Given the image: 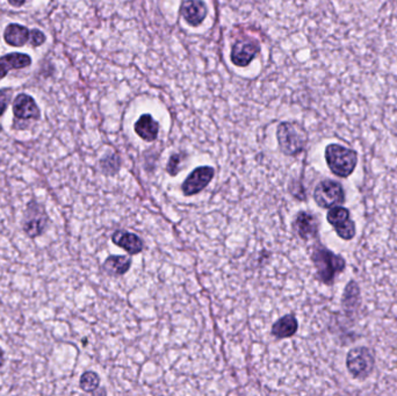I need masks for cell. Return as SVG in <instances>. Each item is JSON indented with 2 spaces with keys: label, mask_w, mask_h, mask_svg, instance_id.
Masks as SVG:
<instances>
[{
  "label": "cell",
  "mask_w": 397,
  "mask_h": 396,
  "mask_svg": "<svg viewBox=\"0 0 397 396\" xmlns=\"http://www.w3.org/2000/svg\"><path fill=\"white\" fill-rule=\"evenodd\" d=\"M13 113L20 120H38L40 118V110L35 100L24 93H21L14 100Z\"/></svg>",
  "instance_id": "12"
},
{
  "label": "cell",
  "mask_w": 397,
  "mask_h": 396,
  "mask_svg": "<svg viewBox=\"0 0 397 396\" xmlns=\"http://www.w3.org/2000/svg\"><path fill=\"white\" fill-rule=\"evenodd\" d=\"M314 200L321 208H332L345 202V192L338 181L326 179L316 186Z\"/></svg>",
  "instance_id": "6"
},
{
  "label": "cell",
  "mask_w": 397,
  "mask_h": 396,
  "mask_svg": "<svg viewBox=\"0 0 397 396\" xmlns=\"http://www.w3.org/2000/svg\"><path fill=\"white\" fill-rule=\"evenodd\" d=\"M100 378L96 372L87 371L80 376L79 380V387L86 393H93L94 390L99 388Z\"/></svg>",
  "instance_id": "20"
},
{
  "label": "cell",
  "mask_w": 397,
  "mask_h": 396,
  "mask_svg": "<svg viewBox=\"0 0 397 396\" xmlns=\"http://www.w3.org/2000/svg\"><path fill=\"white\" fill-rule=\"evenodd\" d=\"M26 0H8V3L14 7H20L24 5Z\"/></svg>",
  "instance_id": "25"
},
{
  "label": "cell",
  "mask_w": 397,
  "mask_h": 396,
  "mask_svg": "<svg viewBox=\"0 0 397 396\" xmlns=\"http://www.w3.org/2000/svg\"><path fill=\"white\" fill-rule=\"evenodd\" d=\"M215 170L210 167H200L193 171L182 183V191L186 197H192L203 191L212 181Z\"/></svg>",
  "instance_id": "9"
},
{
  "label": "cell",
  "mask_w": 397,
  "mask_h": 396,
  "mask_svg": "<svg viewBox=\"0 0 397 396\" xmlns=\"http://www.w3.org/2000/svg\"><path fill=\"white\" fill-rule=\"evenodd\" d=\"M45 41V36L41 31L38 29H33L31 31V40H29V45L33 47H38V45H43Z\"/></svg>",
  "instance_id": "24"
},
{
  "label": "cell",
  "mask_w": 397,
  "mask_h": 396,
  "mask_svg": "<svg viewBox=\"0 0 397 396\" xmlns=\"http://www.w3.org/2000/svg\"><path fill=\"white\" fill-rule=\"evenodd\" d=\"M328 222L333 227L337 235L344 241H351L356 236V223L351 220L349 211L342 206L330 208L326 215Z\"/></svg>",
  "instance_id": "7"
},
{
  "label": "cell",
  "mask_w": 397,
  "mask_h": 396,
  "mask_svg": "<svg viewBox=\"0 0 397 396\" xmlns=\"http://www.w3.org/2000/svg\"><path fill=\"white\" fill-rule=\"evenodd\" d=\"M298 320L294 315L288 314L284 318H279L273 325H272V335L277 339H289L294 336L298 332Z\"/></svg>",
  "instance_id": "17"
},
{
  "label": "cell",
  "mask_w": 397,
  "mask_h": 396,
  "mask_svg": "<svg viewBox=\"0 0 397 396\" xmlns=\"http://www.w3.org/2000/svg\"><path fill=\"white\" fill-rule=\"evenodd\" d=\"M3 364H5V352L0 348V369H3Z\"/></svg>",
  "instance_id": "26"
},
{
  "label": "cell",
  "mask_w": 397,
  "mask_h": 396,
  "mask_svg": "<svg viewBox=\"0 0 397 396\" xmlns=\"http://www.w3.org/2000/svg\"><path fill=\"white\" fill-rule=\"evenodd\" d=\"M180 14L189 26L198 27L207 17L208 8L202 0H185L180 6Z\"/></svg>",
  "instance_id": "10"
},
{
  "label": "cell",
  "mask_w": 397,
  "mask_h": 396,
  "mask_svg": "<svg viewBox=\"0 0 397 396\" xmlns=\"http://www.w3.org/2000/svg\"><path fill=\"white\" fill-rule=\"evenodd\" d=\"M49 225V215L45 206L38 200L28 202L22 219V230L29 239H36L45 234Z\"/></svg>",
  "instance_id": "5"
},
{
  "label": "cell",
  "mask_w": 397,
  "mask_h": 396,
  "mask_svg": "<svg viewBox=\"0 0 397 396\" xmlns=\"http://www.w3.org/2000/svg\"><path fill=\"white\" fill-rule=\"evenodd\" d=\"M261 52V45L254 38H240L233 43L230 52V59L240 68H245Z\"/></svg>",
  "instance_id": "8"
},
{
  "label": "cell",
  "mask_w": 397,
  "mask_h": 396,
  "mask_svg": "<svg viewBox=\"0 0 397 396\" xmlns=\"http://www.w3.org/2000/svg\"><path fill=\"white\" fill-rule=\"evenodd\" d=\"M100 167H101L103 174H107V176H113V174H117L121 167V160L119 155L112 154L103 157L100 162Z\"/></svg>",
  "instance_id": "21"
},
{
  "label": "cell",
  "mask_w": 397,
  "mask_h": 396,
  "mask_svg": "<svg viewBox=\"0 0 397 396\" xmlns=\"http://www.w3.org/2000/svg\"><path fill=\"white\" fill-rule=\"evenodd\" d=\"M133 129L142 140L152 142L157 139L159 133V123L150 114H143L137 120Z\"/></svg>",
  "instance_id": "13"
},
{
  "label": "cell",
  "mask_w": 397,
  "mask_h": 396,
  "mask_svg": "<svg viewBox=\"0 0 397 396\" xmlns=\"http://www.w3.org/2000/svg\"><path fill=\"white\" fill-rule=\"evenodd\" d=\"M342 307L346 313L356 311L360 306V290L356 281H351L345 287L342 299Z\"/></svg>",
  "instance_id": "19"
},
{
  "label": "cell",
  "mask_w": 397,
  "mask_h": 396,
  "mask_svg": "<svg viewBox=\"0 0 397 396\" xmlns=\"http://www.w3.org/2000/svg\"><path fill=\"white\" fill-rule=\"evenodd\" d=\"M131 267V258L128 256H110L103 262V269L110 276H122Z\"/></svg>",
  "instance_id": "18"
},
{
  "label": "cell",
  "mask_w": 397,
  "mask_h": 396,
  "mask_svg": "<svg viewBox=\"0 0 397 396\" xmlns=\"http://www.w3.org/2000/svg\"><path fill=\"white\" fill-rule=\"evenodd\" d=\"M277 139L280 150L286 156L301 154L308 143V134L298 122H281L277 126Z\"/></svg>",
  "instance_id": "2"
},
{
  "label": "cell",
  "mask_w": 397,
  "mask_h": 396,
  "mask_svg": "<svg viewBox=\"0 0 397 396\" xmlns=\"http://www.w3.org/2000/svg\"><path fill=\"white\" fill-rule=\"evenodd\" d=\"M31 63V58L20 52H12L0 57V79H3L10 70L27 68Z\"/></svg>",
  "instance_id": "15"
},
{
  "label": "cell",
  "mask_w": 397,
  "mask_h": 396,
  "mask_svg": "<svg viewBox=\"0 0 397 396\" xmlns=\"http://www.w3.org/2000/svg\"><path fill=\"white\" fill-rule=\"evenodd\" d=\"M184 155L182 154H173L170 160H168V165H166V171L168 174L172 177H175L178 174L180 171V164H182V160H184Z\"/></svg>",
  "instance_id": "22"
},
{
  "label": "cell",
  "mask_w": 397,
  "mask_h": 396,
  "mask_svg": "<svg viewBox=\"0 0 397 396\" xmlns=\"http://www.w3.org/2000/svg\"><path fill=\"white\" fill-rule=\"evenodd\" d=\"M346 367L354 379L366 380L375 367L373 351L366 346L351 348L346 357Z\"/></svg>",
  "instance_id": "4"
},
{
  "label": "cell",
  "mask_w": 397,
  "mask_h": 396,
  "mask_svg": "<svg viewBox=\"0 0 397 396\" xmlns=\"http://www.w3.org/2000/svg\"><path fill=\"white\" fill-rule=\"evenodd\" d=\"M114 244L126 250L129 255H137L143 250V241L131 232L117 230L112 236Z\"/></svg>",
  "instance_id": "14"
},
{
  "label": "cell",
  "mask_w": 397,
  "mask_h": 396,
  "mask_svg": "<svg viewBox=\"0 0 397 396\" xmlns=\"http://www.w3.org/2000/svg\"><path fill=\"white\" fill-rule=\"evenodd\" d=\"M312 260L316 269V276L321 283L332 285L339 274L345 270L346 260L321 244L314 246Z\"/></svg>",
  "instance_id": "1"
},
{
  "label": "cell",
  "mask_w": 397,
  "mask_h": 396,
  "mask_svg": "<svg viewBox=\"0 0 397 396\" xmlns=\"http://www.w3.org/2000/svg\"><path fill=\"white\" fill-rule=\"evenodd\" d=\"M326 161L332 174L339 178H347L356 170L358 154L340 144L332 143L326 148Z\"/></svg>",
  "instance_id": "3"
},
{
  "label": "cell",
  "mask_w": 397,
  "mask_h": 396,
  "mask_svg": "<svg viewBox=\"0 0 397 396\" xmlns=\"http://www.w3.org/2000/svg\"><path fill=\"white\" fill-rule=\"evenodd\" d=\"M12 98V90H0V116L5 113Z\"/></svg>",
  "instance_id": "23"
},
{
  "label": "cell",
  "mask_w": 397,
  "mask_h": 396,
  "mask_svg": "<svg viewBox=\"0 0 397 396\" xmlns=\"http://www.w3.org/2000/svg\"><path fill=\"white\" fill-rule=\"evenodd\" d=\"M319 221L308 212H300L295 216L293 229L303 241L315 239L319 235Z\"/></svg>",
  "instance_id": "11"
},
{
  "label": "cell",
  "mask_w": 397,
  "mask_h": 396,
  "mask_svg": "<svg viewBox=\"0 0 397 396\" xmlns=\"http://www.w3.org/2000/svg\"><path fill=\"white\" fill-rule=\"evenodd\" d=\"M3 38L12 47H24L29 43L31 31L21 24H10L5 29Z\"/></svg>",
  "instance_id": "16"
}]
</instances>
